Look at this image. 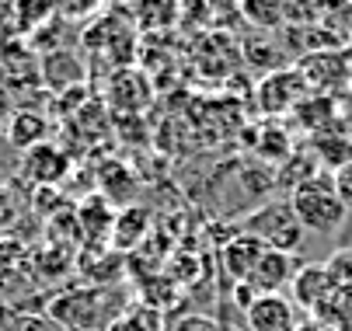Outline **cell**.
<instances>
[{
    "mask_svg": "<svg viewBox=\"0 0 352 331\" xmlns=\"http://www.w3.org/2000/svg\"><path fill=\"white\" fill-rule=\"evenodd\" d=\"M289 206L300 220L304 230H318V233H331L345 223V203L335 192V181L328 171H321L318 178H311L307 185H300L289 196Z\"/></svg>",
    "mask_w": 352,
    "mask_h": 331,
    "instance_id": "1",
    "label": "cell"
},
{
    "mask_svg": "<svg viewBox=\"0 0 352 331\" xmlns=\"http://www.w3.org/2000/svg\"><path fill=\"white\" fill-rule=\"evenodd\" d=\"M109 297H112V290H98V286L70 290V293L53 300V307H49V321H53L56 328H70V331H109L116 314L98 307V304H105Z\"/></svg>",
    "mask_w": 352,
    "mask_h": 331,
    "instance_id": "2",
    "label": "cell"
},
{
    "mask_svg": "<svg viewBox=\"0 0 352 331\" xmlns=\"http://www.w3.org/2000/svg\"><path fill=\"white\" fill-rule=\"evenodd\" d=\"M244 233H251V238H258L265 248L272 251H286L293 255L300 248V241H304V227H300L296 213L289 203H265L262 209H255L248 220H244Z\"/></svg>",
    "mask_w": 352,
    "mask_h": 331,
    "instance_id": "3",
    "label": "cell"
},
{
    "mask_svg": "<svg viewBox=\"0 0 352 331\" xmlns=\"http://www.w3.org/2000/svg\"><path fill=\"white\" fill-rule=\"evenodd\" d=\"M307 94H311V87L300 77L296 67H279V70H269L262 77V84L255 87V102H258V112L265 119H279V115H293V109Z\"/></svg>",
    "mask_w": 352,
    "mask_h": 331,
    "instance_id": "4",
    "label": "cell"
},
{
    "mask_svg": "<svg viewBox=\"0 0 352 331\" xmlns=\"http://www.w3.org/2000/svg\"><path fill=\"white\" fill-rule=\"evenodd\" d=\"M352 49H318V53H304V60L296 63L300 77L307 80V87L314 94H331L335 91H349L352 84Z\"/></svg>",
    "mask_w": 352,
    "mask_h": 331,
    "instance_id": "5",
    "label": "cell"
},
{
    "mask_svg": "<svg viewBox=\"0 0 352 331\" xmlns=\"http://www.w3.org/2000/svg\"><path fill=\"white\" fill-rule=\"evenodd\" d=\"M293 272H296L293 255L265 248V255L258 258L255 269H251V275H248L244 286L255 293V297H272V293H283V286H289V282H293Z\"/></svg>",
    "mask_w": 352,
    "mask_h": 331,
    "instance_id": "6",
    "label": "cell"
},
{
    "mask_svg": "<svg viewBox=\"0 0 352 331\" xmlns=\"http://www.w3.org/2000/svg\"><path fill=\"white\" fill-rule=\"evenodd\" d=\"M248 331H296L300 317L289 297L272 293V297H255L251 307L244 310Z\"/></svg>",
    "mask_w": 352,
    "mask_h": 331,
    "instance_id": "7",
    "label": "cell"
},
{
    "mask_svg": "<svg viewBox=\"0 0 352 331\" xmlns=\"http://www.w3.org/2000/svg\"><path fill=\"white\" fill-rule=\"evenodd\" d=\"M289 290H293V307H304L311 314H318V307L335 293V282L324 269V262H314V265H300L293 272V282H289Z\"/></svg>",
    "mask_w": 352,
    "mask_h": 331,
    "instance_id": "8",
    "label": "cell"
},
{
    "mask_svg": "<svg viewBox=\"0 0 352 331\" xmlns=\"http://www.w3.org/2000/svg\"><path fill=\"white\" fill-rule=\"evenodd\" d=\"M262 255H265V244L241 230V233H234V238L220 248V265H223V272H227V279L234 282V286H241V282H248L251 269L258 265Z\"/></svg>",
    "mask_w": 352,
    "mask_h": 331,
    "instance_id": "9",
    "label": "cell"
},
{
    "mask_svg": "<svg viewBox=\"0 0 352 331\" xmlns=\"http://www.w3.org/2000/svg\"><path fill=\"white\" fill-rule=\"evenodd\" d=\"M150 98H154V91H150L146 77L136 73L133 67L119 70L112 80H109V105L119 109L122 115H136L150 105Z\"/></svg>",
    "mask_w": 352,
    "mask_h": 331,
    "instance_id": "10",
    "label": "cell"
},
{
    "mask_svg": "<svg viewBox=\"0 0 352 331\" xmlns=\"http://www.w3.org/2000/svg\"><path fill=\"white\" fill-rule=\"evenodd\" d=\"M307 150L318 157L321 168L338 171V168H345V164L352 161V129L345 126V119H338V122L328 126L324 133L311 136V147H307Z\"/></svg>",
    "mask_w": 352,
    "mask_h": 331,
    "instance_id": "11",
    "label": "cell"
},
{
    "mask_svg": "<svg viewBox=\"0 0 352 331\" xmlns=\"http://www.w3.org/2000/svg\"><path fill=\"white\" fill-rule=\"evenodd\" d=\"M342 102L338 98H331V94H307L304 102H300L296 109H293V122L304 129L307 136H318V133H324L328 126H335L338 119H342Z\"/></svg>",
    "mask_w": 352,
    "mask_h": 331,
    "instance_id": "12",
    "label": "cell"
},
{
    "mask_svg": "<svg viewBox=\"0 0 352 331\" xmlns=\"http://www.w3.org/2000/svg\"><path fill=\"white\" fill-rule=\"evenodd\" d=\"M25 174H32V181H38V185H53L56 178L67 174V157L56 147L38 144L35 150L25 154Z\"/></svg>",
    "mask_w": 352,
    "mask_h": 331,
    "instance_id": "13",
    "label": "cell"
},
{
    "mask_svg": "<svg viewBox=\"0 0 352 331\" xmlns=\"http://www.w3.org/2000/svg\"><path fill=\"white\" fill-rule=\"evenodd\" d=\"M45 133H49V122L38 112H18L8 126V136L18 150H35L38 144H45Z\"/></svg>",
    "mask_w": 352,
    "mask_h": 331,
    "instance_id": "14",
    "label": "cell"
},
{
    "mask_svg": "<svg viewBox=\"0 0 352 331\" xmlns=\"http://www.w3.org/2000/svg\"><path fill=\"white\" fill-rule=\"evenodd\" d=\"M146 220H150V213H146V209H140V206H129V209H122V213H119V223H112V230H109V238L116 241V248H119V251L133 248V244L143 238Z\"/></svg>",
    "mask_w": 352,
    "mask_h": 331,
    "instance_id": "15",
    "label": "cell"
},
{
    "mask_svg": "<svg viewBox=\"0 0 352 331\" xmlns=\"http://www.w3.org/2000/svg\"><path fill=\"white\" fill-rule=\"evenodd\" d=\"M109 331H164V317L150 304H133L129 310H122V317L109 324Z\"/></svg>",
    "mask_w": 352,
    "mask_h": 331,
    "instance_id": "16",
    "label": "cell"
},
{
    "mask_svg": "<svg viewBox=\"0 0 352 331\" xmlns=\"http://www.w3.org/2000/svg\"><path fill=\"white\" fill-rule=\"evenodd\" d=\"M248 14V21H255L258 28H276L279 21H286V8L283 4H258V0H251V4L241 8Z\"/></svg>",
    "mask_w": 352,
    "mask_h": 331,
    "instance_id": "17",
    "label": "cell"
},
{
    "mask_svg": "<svg viewBox=\"0 0 352 331\" xmlns=\"http://www.w3.org/2000/svg\"><path fill=\"white\" fill-rule=\"evenodd\" d=\"M331 282H335V290H352V251H335L328 262H324Z\"/></svg>",
    "mask_w": 352,
    "mask_h": 331,
    "instance_id": "18",
    "label": "cell"
},
{
    "mask_svg": "<svg viewBox=\"0 0 352 331\" xmlns=\"http://www.w3.org/2000/svg\"><path fill=\"white\" fill-rule=\"evenodd\" d=\"M331 181H335V192H338V199L345 203V209H352V161H349L345 168L331 171Z\"/></svg>",
    "mask_w": 352,
    "mask_h": 331,
    "instance_id": "19",
    "label": "cell"
},
{
    "mask_svg": "<svg viewBox=\"0 0 352 331\" xmlns=\"http://www.w3.org/2000/svg\"><path fill=\"white\" fill-rule=\"evenodd\" d=\"M8 331H60L49 317H38V314H28V317H14L8 324Z\"/></svg>",
    "mask_w": 352,
    "mask_h": 331,
    "instance_id": "20",
    "label": "cell"
},
{
    "mask_svg": "<svg viewBox=\"0 0 352 331\" xmlns=\"http://www.w3.org/2000/svg\"><path fill=\"white\" fill-rule=\"evenodd\" d=\"M171 331H223L213 317H203V314H192V317H182Z\"/></svg>",
    "mask_w": 352,
    "mask_h": 331,
    "instance_id": "21",
    "label": "cell"
},
{
    "mask_svg": "<svg viewBox=\"0 0 352 331\" xmlns=\"http://www.w3.org/2000/svg\"><path fill=\"white\" fill-rule=\"evenodd\" d=\"M296 331H335V328H328V324L318 321V317H307V321H300V324H296Z\"/></svg>",
    "mask_w": 352,
    "mask_h": 331,
    "instance_id": "22",
    "label": "cell"
},
{
    "mask_svg": "<svg viewBox=\"0 0 352 331\" xmlns=\"http://www.w3.org/2000/svg\"><path fill=\"white\" fill-rule=\"evenodd\" d=\"M342 109H345V115L352 119V84H349V91L342 94Z\"/></svg>",
    "mask_w": 352,
    "mask_h": 331,
    "instance_id": "23",
    "label": "cell"
}]
</instances>
